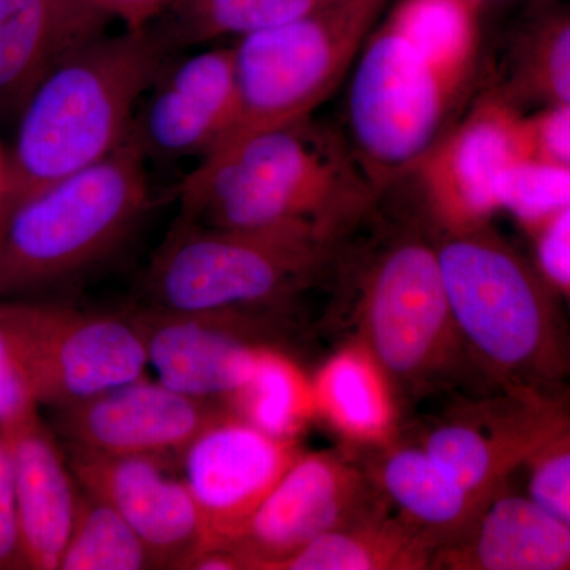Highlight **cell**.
Masks as SVG:
<instances>
[{
  "label": "cell",
  "mask_w": 570,
  "mask_h": 570,
  "mask_svg": "<svg viewBox=\"0 0 570 570\" xmlns=\"http://www.w3.org/2000/svg\"><path fill=\"white\" fill-rule=\"evenodd\" d=\"M175 55L154 22L100 33L56 63L14 121L0 224L26 198L122 148L138 104Z\"/></svg>",
  "instance_id": "1"
},
{
  "label": "cell",
  "mask_w": 570,
  "mask_h": 570,
  "mask_svg": "<svg viewBox=\"0 0 570 570\" xmlns=\"http://www.w3.org/2000/svg\"><path fill=\"white\" fill-rule=\"evenodd\" d=\"M379 190L351 149L311 118L239 135L195 164L178 217L216 227L314 225L337 239Z\"/></svg>",
  "instance_id": "2"
},
{
  "label": "cell",
  "mask_w": 570,
  "mask_h": 570,
  "mask_svg": "<svg viewBox=\"0 0 570 570\" xmlns=\"http://www.w3.org/2000/svg\"><path fill=\"white\" fill-rule=\"evenodd\" d=\"M460 335L499 392L570 409V325L538 266L487 225L436 239Z\"/></svg>",
  "instance_id": "3"
},
{
  "label": "cell",
  "mask_w": 570,
  "mask_h": 570,
  "mask_svg": "<svg viewBox=\"0 0 570 570\" xmlns=\"http://www.w3.org/2000/svg\"><path fill=\"white\" fill-rule=\"evenodd\" d=\"M153 208L132 142L14 206L0 224V299L69 287L110 262Z\"/></svg>",
  "instance_id": "4"
},
{
  "label": "cell",
  "mask_w": 570,
  "mask_h": 570,
  "mask_svg": "<svg viewBox=\"0 0 570 570\" xmlns=\"http://www.w3.org/2000/svg\"><path fill=\"white\" fill-rule=\"evenodd\" d=\"M335 245L314 225L234 228L178 217L142 277L145 307L269 311L313 283Z\"/></svg>",
  "instance_id": "5"
},
{
  "label": "cell",
  "mask_w": 570,
  "mask_h": 570,
  "mask_svg": "<svg viewBox=\"0 0 570 570\" xmlns=\"http://www.w3.org/2000/svg\"><path fill=\"white\" fill-rule=\"evenodd\" d=\"M358 321V340L397 393L419 397L482 376L453 317L436 242L401 235L373 255L360 279Z\"/></svg>",
  "instance_id": "6"
},
{
  "label": "cell",
  "mask_w": 570,
  "mask_h": 570,
  "mask_svg": "<svg viewBox=\"0 0 570 570\" xmlns=\"http://www.w3.org/2000/svg\"><path fill=\"white\" fill-rule=\"evenodd\" d=\"M389 2L330 0L232 41L238 104L227 141L311 118L346 80Z\"/></svg>",
  "instance_id": "7"
},
{
  "label": "cell",
  "mask_w": 570,
  "mask_h": 570,
  "mask_svg": "<svg viewBox=\"0 0 570 570\" xmlns=\"http://www.w3.org/2000/svg\"><path fill=\"white\" fill-rule=\"evenodd\" d=\"M348 149L381 193L438 145L448 82L400 29L373 32L348 73Z\"/></svg>",
  "instance_id": "8"
},
{
  "label": "cell",
  "mask_w": 570,
  "mask_h": 570,
  "mask_svg": "<svg viewBox=\"0 0 570 570\" xmlns=\"http://www.w3.org/2000/svg\"><path fill=\"white\" fill-rule=\"evenodd\" d=\"M0 321L39 406L81 403L145 376L148 367L132 316L32 298L0 299Z\"/></svg>",
  "instance_id": "9"
},
{
  "label": "cell",
  "mask_w": 570,
  "mask_h": 570,
  "mask_svg": "<svg viewBox=\"0 0 570 570\" xmlns=\"http://www.w3.org/2000/svg\"><path fill=\"white\" fill-rule=\"evenodd\" d=\"M385 501L354 460L302 450L230 551L243 569L268 570L326 532L382 512Z\"/></svg>",
  "instance_id": "10"
},
{
  "label": "cell",
  "mask_w": 570,
  "mask_h": 570,
  "mask_svg": "<svg viewBox=\"0 0 570 570\" xmlns=\"http://www.w3.org/2000/svg\"><path fill=\"white\" fill-rule=\"evenodd\" d=\"M299 453L295 439L272 436L228 407L217 411L179 456L204 551L234 547Z\"/></svg>",
  "instance_id": "11"
},
{
  "label": "cell",
  "mask_w": 570,
  "mask_h": 570,
  "mask_svg": "<svg viewBox=\"0 0 570 570\" xmlns=\"http://www.w3.org/2000/svg\"><path fill=\"white\" fill-rule=\"evenodd\" d=\"M178 55L165 63L135 111L129 141L148 164L200 163L228 140L235 127L238 97L232 43Z\"/></svg>",
  "instance_id": "12"
},
{
  "label": "cell",
  "mask_w": 570,
  "mask_h": 570,
  "mask_svg": "<svg viewBox=\"0 0 570 570\" xmlns=\"http://www.w3.org/2000/svg\"><path fill=\"white\" fill-rule=\"evenodd\" d=\"M568 426L570 409L499 392L460 404L420 444L471 493L490 502L513 472Z\"/></svg>",
  "instance_id": "13"
},
{
  "label": "cell",
  "mask_w": 570,
  "mask_h": 570,
  "mask_svg": "<svg viewBox=\"0 0 570 570\" xmlns=\"http://www.w3.org/2000/svg\"><path fill=\"white\" fill-rule=\"evenodd\" d=\"M264 311L170 313L141 307L132 314L148 366L167 387L227 407L253 373L266 343Z\"/></svg>",
  "instance_id": "14"
},
{
  "label": "cell",
  "mask_w": 570,
  "mask_h": 570,
  "mask_svg": "<svg viewBox=\"0 0 570 570\" xmlns=\"http://www.w3.org/2000/svg\"><path fill=\"white\" fill-rule=\"evenodd\" d=\"M146 376L56 409L70 452L104 456H181L219 411Z\"/></svg>",
  "instance_id": "15"
},
{
  "label": "cell",
  "mask_w": 570,
  "mask_h": 570,
  "mask_svg": "<svg viewBox=\"0 0 570 570\" xmlns=\"http://www.w3.org/2000/svg\"><path fill=\"white\" fill-rule=\"evenodd\" d=\"M154 456H104L71 452L82 490L110 504L140 535L156 569H189L205 549L204 530L183 478Z\"/></svg>",
  "instance_id": "16"
},
{
  "label": "cell",
  "mask_w": 570,
  "mask_h": 570,
  "mask_svg": "<svg viewBox=\"0 0 570 570\" xmlns=\"http://www.w3.org/2000/svg\"><path fill=\"white\" fill-rule=\"evenodd\" d=\"M530 156L524 118L491 99L428 154L419 170L441 228L487 225L498 212L497 184L510 164ZM415 171V174H417Z\"/></svg>",
  "instance_id": "17"
},
{
  "label": "cell",
  "mask_w": 570,
  "mask_h": 570,
  "mask_svg": "<svg viewBox=\"0 0 570 570\" xmlns=\"http://www.w3.org/2000/svg\"><path fill=\"white\" fill-rule=\"evenodd\" d=\"M26 569L59 570L77 517L80 491L39 407L7 430Z\"/></svg>",
  "instance_id": "18"
},
{
  "label": "cell",
  "mask_w": 570,
  "mask_h": 570,
  "mask_svg": "<svg viewBox=\"0 0 570 570\" xmlns=\"http://www.w3.org/2000/svg\"><path fill=\"white\" fill-rule=\"evenodd\" d=\"M110 24L82 0H0V124L17 121L45 75Z\"/></svg>",
  "instance_id": "19"
},
{
  "label": "cell",
  "mask_w": 570,
  "mask_h": 570,
  "mask_svg": "<svg viewBox=\"0 0 570 570\" xmlns=\"http://www.w3.org/2000/svg\"><path fill=\"white\" fill-rule=\"evenodd\" d=\"M433 569L570 570V527L530 494L502 490Z\"/></svg>",
  "instance_id": "20"
},
{
  "label": "cell",
  "mask_w": 570,
  "mask_h": 570,
  "mask_svg": "<svg viewBox=\"0 0 570 570\" xmlns=\"http://www.w3.org/2000/svg\"><path fill=\"white\" fill-rule=\"evenodd\" d=\"M376 450L367 472L382 497L403 519L430 535L439 550L463 538L489 504L471 493L420 442L401 444L395 439Z\"/></svg>",
  "instance_id": "21"
},
{
  "label": "cell",
  "mask_w": 570,
  "mask_h": 570,
  "mask_svg": "<svg viewBox=\"0 0 570 570\" xmlns=\"http://www.w3.org/2000/svg\"><path fill=\"white\" fill-rule=\"evenodd\" d=\"M316 417L352 445L377 449L395 441L397 392L362 341L347 344L313 377Z\"/></svg>",
  "instance_id": "22"
},
{
  "label": "cell",
  "mask_w": 570,
  "mask_h": 570,
  "mask_svg": "<svg viewBox=\"0 0 570 570\" xmlns=\"http://www.w3.org/2000/svg\"><path fill=\"white\" fill-rule=\"evenodd\" d=\"M438 543L387 509L355 521L269 566L268 570H423L433 569Z\"/></svg>",
  "instance_id": "23"
},
{
  "label": "cell",
  "mask_w": 570,
  "mask_h": 570,
  "mask_svg": "<svg viewBox=\"0 0 570 570\" xmlns=\"http://www.w3.org/2000/svg\"><path fill=\"white\" fill-rule=\"evenodd\" d=\"M494 99L519 112L570 105V9L542 11L513 41L502 91Z\"/></svg>",
  "instance_id": "24"
},
{
  "label": "cell",
  "mask_w": 570,
  "mask_h": 570,
  "mask_svg": "<svg viewBox=\"0 0 570 570\" xmlns=\"http://www.w3.org/2000/svg\"><path fill=\"white\" fill-rule=\"evenodd\" d=\"M330 0H181L156 24L171 47L187 48L232 43L273 26L294 21Z\"/></svg>",
  "instance_id": "25"
},
{
  "label": "cell",
  "mask_w": 570,
  "mask_h": 570,
  "mask_svg": "<svg viewBox=\"0 0 570 570\" xmlns=\"http://www.w3.org/2000/svg\"><path fill=\"white\" fill-rule=\"evenodd\" d=\"M227 407L272 436L296 441L316 417L313 379L291 356L266 344L245 387Z\"/></svg>",
  "instance_id": "26"
},
{
  "label": "cell",
  "mask_w": 570,
  "mask_h": 570,
  "mask_svg": "<svg viewBox=\"0 0 570 570\" xmlns=\"http://www.w3.org/2000/svg\"><path fill=\"white\" fill-rule=\"evenodd\" d=\"M390 22L455 91L474 55V22L466 0H406Z\"/></svg>",
  "instance_id": "27"
},
{
  "label": "cell",
  "mask_w": 570,
  "mask_h": 570,
  "mask_svg": "<svg viewBox=\"0 0 570 570\" xmlns=\"http://www.w3.org/2000/svg\"><path fill=\"white\" fill-rule=\"evenodd\" d=\"M156 569L140 535L102 499L82 490L59 570Z\"/></svg>",
  "instance_id": "28"
},
{
  "label": "cell",
  "mask_w": 570,
  "mask_h": 570,
  "mask_svg": "<svg viewBox=\"0 0 570 570\" xmlns=\"http://www.w3.org/2000/svg\"><path fill=\"white\" fill-rule=\"evenodd\" d=\"M497 206L534 232L570 206V168L521 157L499 176Z\"/></svg>",
  "instance_id": "29"
},
{
  "label": "cell",
  "mask_w": 570,
  "mask_h": 570,
  "mask_svg": "<svg viewBox=\"0 0 570 570\" xmlns=\"http://www.w3.org/2000/svg\"><path fill=\"white\" fill-rule=\"evenodd\" d=\"M524 469L527 493L570 527V426L547 441Z\"/></svg>",
  "instance_id": "30"
},
{
  "label": "cell",
  "mask_w": 570,
  "mask_h": 570,
  "mask_svg": "<svg viewBox=\"0 0 570 570\" xmlns=\"http://www.w3.org/2000/svg\"><path fill=\"white\" fill-rule=\"evenodd\" d=\"M26 569L9 433H0V570Z\"/></svg>",
  "instance_id": "31"
},
{
  "label": "cell",
  "mask_w": 570,
  "mask_h": 570,
  "mask_svg": "<svg viewBox=\"0 0 570 570\" xmlns=\"http://www.w3.org/2000/svg\"><path fill=\"white\" fill-rule=\"evenodd\" d=\"M530 156L570 168V105L524 118Z\"/></svg>",
  "instance_id": "32"
},
{
  "label": "cell",
  "mask_w": 570,
  "mask_h": 570,
  "mask_svg": "<svg viewBox=\"0 0 570 570\" xmlns=\"http://www.w3.org/2000/svg\"><path fill=\"white\" fill-rule=\"evenodd\" d=\"M124 29H140L160 20L181 0H82Z\"/></svg>",
  "instance_id": "33"
},
{
  "label": "cell",
  "mask_w": 570,
  "mask_h": 570,
  "mask_svg": "<svg viewBox=\"0 0 570 570\" xmlns=\"http://www.w3.org/2000/svg\"><path fill=\"white\" fill-rule=\"evenodd\" d=\"M7 183H9V149L0 142V212L6 202Z\"/></svg>",
  "instance_id": "34"
}]
</instances>
